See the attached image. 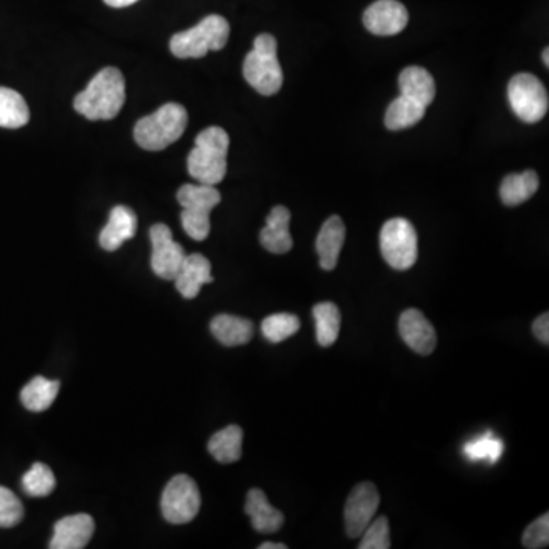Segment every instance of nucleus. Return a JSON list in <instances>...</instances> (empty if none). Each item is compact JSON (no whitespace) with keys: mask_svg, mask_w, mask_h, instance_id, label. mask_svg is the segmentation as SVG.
<instances>
[{"mask_svg":"<svg viewBox=\"0 0 549 549\" xmlns=\"http://www.w3.org/2000/svg\"><path fill=\"white\" fill-rule=\"evenodd\" d=\"M502 452H504V443L492 432H487L482 437L470 441L464 447V455L470 461H490L492 464L501 458Z\"/></svg>","mask_w":549,"mask_h":549,"instance_id":"nucleus-30","label":"nucleus"},{"mask_svg":"<svg viewBox=\"0 0 549 549\" xmlns=\"http://www.w3.org/2000/svg\"><path fill=\"white\" fill-rule=\"evenodd\" d=\"M109 7L113 8H126L130 5L136 4L138 0H104Z\"/></svg>","mask_w":549,"mask_h":549,"instance_id":"nucleus-36","label":"nucleus"},{"mask_svg":"<svg viewBox=\"0 0 549 549\" xmlns=\"http://www.w3.org/2000/svg\"><path fill=\"white\" fill-rule=\"evenodd\" d=\"M313 316L316 321V339L321 347H331L338 341L341 331V312L333 302H321L315 305Z\"/></svg>","mask_w":549,"mask_h":549,"instance_id":"nucleus-27","label":"nucleus"},{"mask_svg":"<svg viewBox=\"0 0 549 549\" xmlns=\"http://www.w3.org/2000/svg\"><path fill=\"white\" fill-rule=\"evenodd\" d=\"M426 107L412 98L400 95L389 104L385 113V126L389 130H405L414 127L424 118Z\"/></svg>","mask_w":549,"mask_h":549,"instance_id":"nucleus-23","label":"nucleus"},{"mask_svg":"<svg viewBox=\"0 0 549 549\" xmlns=\"http://www.w3.org/2000/svg\"><path fill=\"white\" fill-rule=\"evenodd\" d=\"M138 217L129 206L118 205L110 211L109 222L100 234L101 248L107 252L118 251L122 244L135 237Z\"/></svg>","mask_w":549,"mask_h":549,"instance_id":"nucleus-14","label":"nucleus"},{"mask_svg":"<svg viewBox=\"0 0 549 549\" xmlns=\"http://www.w3.org/2000/svg\"><path fill=\"white\" fill-rule=\"evenodd\" d=\"M229 135L222 127H208L199 133L188 156V173L203 185L216 187L225 179L228 164Z\"/></svg>","mask_w":549,"mask_h":549,"instance_id":"nucleus-2","label":"nucleus"},{"mask_svg":"<svg viewBox=\"0 0 549 549\" xmlns=\"http://www.w3.org/2000/svg\"><path fill=\"white\" fill-rule=\"evenodd\" d=\"M409 22L408 10L397 0H377L363 14V23L376 36H395L402 33Z\"/></svg>","mask_w":549,"mask_h":549,"instance_id":"nucleus-11","label":"nucleus"},{"mask_svg":"<svg viewBox=\"0 0 549 549\" xmlns=\"http://www.w3.org/2000/svg\"><path fill=\"white\" fill-rule=\"evenodd\" d=\"M290 211L286 206H275L266 219V226L260 232V241L266 251L272 254H287L292 251L293 238L289 231Z\"/></svg>","mask_w":549,"mask_h":549,"instance_id":"nucleus-16","label":"nucleus"},{"mask_svg":"<svg viewBox=\"0 0 549 549\" xmlns=\"http://www.w3.org/2000/svg\"><path fill=\"white\" fill-rule=\"evenodd\" d=\"M228 20L219 14L205 17L199 25L171 37V54L177 58H202L209 51H220L228 43Z\"/></svg>","mask_w":549,"mask_h":549,"instance_id":"nucleus-5","label":"nucleus"},{"mask_svg":"<svg viewBox=\"0 0 549 549\" xmlns=\"http://www.w3.org/2000/svg\"><path fill=\"white\" fill-rule=\"evenodd\" d=\"M95 522L89 514H74L63 517L55 524L51 549H81L94 536Z\"/></svg>","mask_w":549,"mask_h":549,"instance_id":"nucleus-13","label":"nucleus"},{"mask_svg":"<svg viewBox=\"0 0 549 549\" xmlns=\"http://www.w3.org/2000/svg\"><path fill=\"white\" fill-rule=\"evenodd\" d=\"M260 549H287V546L284 543L266 542L260 545Z\"/></svg>","mask_w":549,"mask_h":549,"instance_id":"nucleus-37","label":"nucleus"},{"mask_svg":"<svg viewBox=\"0 0 549 549\" xmlns=\"http://www.w3.org/2000/svg\"><path fill=\"white\" fill-rule=\"evenodd\" d=\"M29 122V109L25 98L8 87H0V127L20 129Z\"/></svg>","mask_w":549,"mask_h":549,"instance_id":"nucleus-26","label":"nucleus"},{"mask_svg":"<svg viewBox=\"0 0 549 549\" xmlns=\"http://www.w3.org/2000/svg\"><path fill=\"white\" fill-rule=\"evenodd\" d=\"M548 52H549L548 48H546L545 51H543V54H542V58H543V61H545L546 68H548V66H549Z\"/></svg>","mask_w":549,"mask_h":549,"instance_id":"nucleus-38","label":"nucleus"},{"mask_svg":"<svg viewBox=\"0 0 549 549\" xmlns=\"http://www.w3.org/2000/svg\"><path fill=\"white\" fill-rule=\"evenodd\" d=\"M380 504L379 490L371 482L356 485L345 505V527L348 537L357 539L373 522Z\"/></svg>","mask_w":549,"mask_h":549,"instance_id":"nucleus-10","label":"nucleus"},{"mask_svg":"<svg viewBox=\"0 0 549 549\" xmlns=\"http://www.w3.org/2000/svg\"><path fill=\"white\" fill-rule=\"evenodd\" d=\"M173 281L183 298L194 299L205 284L214 281L211 263L202 254L187 255Z\"/></svg>","mask_w":549,"mask_h":549,"instance_id":"nucleus-15","label":"nucleus"},{"mask_svg":"<svg viewBox=\"0 0 549 549\" xmlns=\"http://www.w3.org/2000/svg\"><path fill=\"white\" fill-rule=\"evenodd\" d=\"M399 86L402 95L412 98L423 104L424 107L431 106L434 101L437 89H435L434 77L420 66H409L400 74Z\"/></svg>","mask_w":549,"mask_h":549,"instance_id":"nucleus-20","label":"nucleus"},{"mask_svg":"<svg viewBox=\"0 0 549 549\" xmlns=\"http://www.w3.org/2000/svg\"><path fill=\"white\" fill-rule=\"evenodd\" d=\"M539 190V176L536 171L510 174L501 183V199L504 205L517 206L530 200Z\"/></svg>","mask_w":549,"mask_h":549,"instance_id":"nucleus-21","label":"nucleus"},{"mask_svg":"<svg viewBox=\"0 0 549 549\" xmlns=\"http://www.w3.org/2000/svg\"><path fill=\"white\" fill-rule=\"evenodd\" d=\"M177 200L180 206L187 211L206 212L211 214L212 209L222 202L219 190L212 185H182L177 191Z\"/></svg>","mask_w":549,"mask_h":549,"instance_id":"nucleus-25","label":"nucleus"},{"mask_svg":"<svg viewBox=\"0 0 549 549\" xmlns=\"http://www.w3.org/2000/svg\"><path fill=\"white\" fill-rule=\"evenodd\" d=\"M153 254H151V269L162 280H174L183 260L185 251L182 246L173 240L171 229L164 223H156L150 229Z\"/></svg>","mask_w":549,"mask_h":549,"instance_id":"nucleus-9","label":"nucleus"},{"mask_svg":"<svg viewBox=\"0 0 549 549\" xmlns=\"http://www.w3.org/2000/svg\"><path fill=\"white\" fill-rule=\"evenodd\" d=\"M22 501L7 487L0 485V528H13L22 522Z\"/></svg>","mask_w":549,"mask_h":549,"instance_id":"nucleus-31","label":"nucleus"},{"mask_svg":"<svg viewBox=\"0 0 549 549\" xmlns=\"http://www.w3.org/2000/svg\"><path fill=\"white\" fill-rule=\"evenodd\" d=\"M277 51L275 37L261 34L255 39L254 49L244 58V78L264 97L278 94L283 86V69Z\"/></svg>","mask_w":549,"mask_h":549,"instance_id":"nucleus-4","label":"nucleus"},{"mask_svg":"<svg viewBox=\"0 0 549 549\" xmlns=\"http://www.w3.org/2000/svg\"><path fill=\"white\" fill-rule=\"evenodd\" d=\"M214 338L225 347H238L251 342L254 336V324L248 319L232 315H219L211 321Z\"/></svg>","mask_w":549,"mask_h":549,"instance_id":"nucleus-19","label":"nucleus"},{"mask_svg":"<svg viewBox=\"0 0 549 549\" xmlns=\"http://www.w3.org/2000/svg\"><path fill=\"white\" fill-rule=\"evenodd\" d=\"M241 446H243V431L240 426L232 424L212 435L208 450L219 463L231 464L240 460Z\"/></svg>","mask_w":549,"mask_h":549,"instance_id":"nucleus-24","label":"nucleus"},{"mask_svg":"<svg viewBox=\"0 0 549 549\" xmlns=\"http://www.w3.org/2000/svg\"><path fill=\"white\" fill-rule=\"evenodd\" d=\"M126 103V80L116 68L98 72L74 100V109L90 121L116 118Z\"/></svg>","mask_w":549,"mask_h":549,"instance_id":"nucleus-1","label":"nucleus"},{"mask_svg":"<svg viewBox=\"0 0 549 549\" xmlns=\"http://www.w3.org/2000/svg\"><path fill=\"white\" fill-rule=\"evenodd\" d=\"M54 472L46 464L36 463L23 475L22 487L26 495L33 498H45L55 490Z\"/></svg>","mask_w":549,"mask_h":549,"instance_id":"nucleus-28","label":"nucleus"},{"mask_svg":"<svg viewBox=\"0 0 549 549\" xmlns=\"http://www.w3.org/2000/svg\"><path fill=\"white\" fill-rule=\"evenodd\" d=\"M533 331L536 334V338L539 339L542 344H549V315L543 313L539 318L534 321Z\"/></svg>","mask_w":549,"mask_h":549,"instance_id":"nucleus-35","label":"nucleus"},{"mask_svg":"<svg viewBox=\"0 0 549 549\" xmlns=\"http://www.w3.org/2000/svg\"><path fill=\"white\" fill-rule=\"evenodd\" d=\"M400 336L405 344L421 356H429L437 347L434 325L417 309L402 313L399 321Z\"/></svg>","mask_w":549,"mask_h":549,"instance_id":"nucleus-12","label":"nucleus"},{"mask_svg":"<svg viewBox=\"0 0 549 549\" xmlns=\"http://www.w3.org/2000/svg\"><path fill=\"white\" fill-rule=\"evenodd\" d=\"M200 505L199 487L188 475L174 476L162 493V514L170 524L183 525L193 521L199 514Z\"/></svg>","mask_w":549,"mask_h":549,"instance_id":"nucleus-7","label":"nucleus"},{"mask_svg":"<svg viewBox=\"0 0 549 549\" xmlns=\"http://www.w3.org/2000/svg\"><path fill=\"white\" fill-rule=\"evenodd\" d=\"M360 540V549H389L391 548V539H389V524L386 517H379L371 522L362 533Z\"/></svg>","mask_w":549,"mask_h":549,"instance_id":"nucleus-32","label":"nucleus"},{"mask_svg":"<svg viewBox=\"0 0 549 549\" xmlns=\"http://www.w3.org/2000/svg\"><path fill=\"white\" fill-rule=\"evenodd\" d=\"M522 543L528 549L546 548L549 543V514L545 513L525 530Z\"/></svg>","mask_w":549,"mask_h":549,"instance_id":"nucleus-34","label":"nucleus"},{"mask_svg":"<svg viewBox=\"0 0 549 549\" xmlns=\"http://www.w3.org/2000/svg\"><path fill=\"white\" fill-rule=\"evenodd\" d=\"M188 112L177 103H168L159 107L155 113L136 122V144L148 151H161L179 141L187 130Z\"/></svg>","mask_w":549,"mask_h":549,"instance_id":"nucleus-3","label":"nucleus"},{"mask_svg":"<svg viewBox=\"0 0 549 549\" xmlns=\"http://www.w3.org/2000/svg\"><path fill=\"white\" fill-rule=\"evenodd\" d=\"M60 391L58 380H48L45 377H34L20 392V400L28 411L43 412L51 408Z\"/></svg>","mask_w":549,"mask_h":549,"instance_id":"nucleus-22","label":"nucleus"},{"mask_svg":"<svg viewBox=\"0 0 549 549\" xmlns=\"http://www.w3.org/2000/svg\"><path fill=\"white\" fill-rule=\"evenodd\" d=\"M180 220H182L183 231L187 232L193 240L203 241L208 238L209 232H211V220L206 212L183 209Z\"/></svg>","mask_w":549,"mask_h":549,"instance_id":"nucleus-33","label":"nucleus"},{"mask_svg":"<svg viewBox=\"0 0 549 549\" xmlns=\"http://www.w3.org/2000/svg\"><path fill=\"white\" fill-rule=\"evenodd\" d=\"M380 249L392 269H411L418 258L417 231L412 223L400 217L388 220L380 232Z\"/></svg>","mask_w":549,"mask_h":549,"instance_id":"nucleus-6","label":"nucleus"},{"mask_svg":"<svg viewBox=\"0 0 549 549\" xmlns=\"http://www.w3.org/2000/svg\"><path fill=\"white\" fill-rule=\"evenodd\" d=\"M244 511L251 517L252 527L258 533H275L284 525V514L269 504L260 488H252L248 493Z\"/></svg>","mask_w":549,"mask_h":549,"instance_id":"nucleus-18","label":"nucleus"},{"mask_svg":"<svg viewBox=\"0 0 549 549\" xmlns=\"http://www.w3.org/2000/svg\"><path fill=\"white\" fill-rule=\"evenodd\" d=\"M344 222L341 217L333 216L322 225L316 238V252L319 255V264L324 270H333L338 266L339 255H341L342 246L345 243Z\"/></svg>","mask_w":549,"mask_h":549,"instance_id":"nucleus-17","label":"nucleus"},{"mask_svg":"<svg viewBox=\"0 0 549 549\" xmlns=\"http://www.w3.org/2000/svg\"><path fill=\"white\" fill-rule=\"evenodd\" d=\"M301 328L298 316L290 313H277V315L267 316L261 324L264 338L272 344H280L286 339L292 338L293 334L298 333Z\"/></svg>","mask_w":549,"mask_h":549,"instance_id":"nucleus-29","label":"nucleus"},{"mask_svg":"<svg viewBox=\"0 0 549 549\" xmlns=\"http://www.w3.org/2000/svg\"><path fill=\"white\" fill-rule=\"evenodd\" d=\"M508 100L517 118L527 124H536L548 112V92L542 81L531 74H517L511 78Z\"/></svg>","mask_w":549,"mask_h":549,"instance_id":"nucleus-8","label":"nucleus"}]
</instances>
